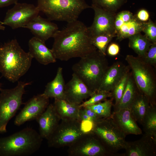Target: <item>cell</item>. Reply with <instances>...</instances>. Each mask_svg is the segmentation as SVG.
Returning a JSON list of instances; mask_svg holds the SVG:
<instances>
[{"label": "cell", "mask_w": 156, "mask_h": 156, "mask_svg": "<svg viewBox=\"0 0 156 156\" xmlns=\"http://www.w3.org/2000/svg\"><path fill=\"white\" fill-rule=\"evenodd\" d=\"M53 38L51 50L56 59L61 61L81 58L97 50L91 43L88 27L78 20L68 23Z\"/></svg>", "instance_id": "cell-1"}, {"label": "cell", "mask_w": 156, "mask_h": 156, "mask_svg": "<svg viewBox=\"0 0 156 156\" xmlns=\"http://www.w3.org/2000/svg\"><path fill=\"white\" fill-rule=\"evenodd\" d=\"M33 58L12 39L0 46V72L10 81L16 82L28 71Z\"/></svg>", "instance_id": "cell-2"}, {"label": "cell", "mask_w": 156, "mask_h": 156, "mask_svg": "<svg viewBox=\"0 0 156 156\" xmlns=\"http://www.w3.org/2000/svg\"><path fill=\"white\" fill-rule=\"evenodd\" d=\"M43 140L39 133L25 128L10 135L0 138V156H28L40 148Z\"/></svg>", "instance_id": "cell-3"}, {"label": "cell", "mask_w": 156, "mask_h": 156, "mask_svg": "<svg viewBox=\"0 0 156 156\" xmlns=\"http://www.w3.org/2000/svg\"><path fill=\"white\" fill-rule=\"evenodd\" d=\"M105 56L97 50L83 57L72 66L74 73L92 92H96L108 67Z\"/></svg>", "instance_id": "cell-4"}, {"label": "cell", "mask_w": 156, "mask_h": 156, "mask_svg": "<svg viewBox=\"0 0 156 156\" xmlns=\"http://www.w3.org/2000/svg\"><path fill=\"white\" fill-rule=\"evenodd\" d=\"M37 7L50 21L67 23L77 20L84 10L91 8L85 0H37Z\"/></svg>", "instance_id": "cell-5"}, {"label": "cell", "mask_w": 156, "mask_h": 156, "mask_svg": "<svg viewBox=\"0 0 156 156\" xmlns=\"http://www.w3.org/2000/svg\"><path fill=\"white\" fill-rule=\"evenodd\" d=\"M125 60L138 90L145 95L151 103L156 104V77L152 66L141 58L127 55Z\"/></svg>", "instance_id": "cell-6"}, {"label": "cell", "mask_w": 156, "mask_h": 156, "mask_svg": "<svg viewBox=\"0 0 156 156\" xmlns=\"http://www.w3.org/2000/svg\"><path fill=\"white\" fill-rule=\"evenodd\" d=\"M90 130L99 139L110 155L115 154L125 149L126 135L111 117L92 124Z\"/></svg>", "instance_id": "cell-7"}, {"label": "cell", "mask_w": 156, "mask_h": 156, "mask_svg": "<svg viewBox=\"0 0 156 156\" xmlns=\"http://www.w3.org/2000/svg\"><path fill=\"white\" fill-rule=\"evenodd\" d=\"M31 82L18 81L16 86L10 89H0V133H5L10 120L22 103V97L27 86Z\"/></svg>", "instance_id": "cell-8"}, {"label": "cell", "mask_w": 156, "mask_h": 156, "mask_svg": "<svg viewBox=\"0 0 156 156\" xmlns=\"http://www.w3.org/2000/svg\"><path fill=\"white\" fill-rule=\"evenodd\" d=\"M47 140L49 147L60 148L69 146L87 131L83 129L82 122L78 120L62 119Z\"/></svg>", "instance_id": "cell-9"}, {"label": "cell", "mask_w": 156, "mask_h": 156, "mask_svg": "<svg viewBox=\"0 0 156 156\" xmlns=\"http://www.w3.org/2000/svg\"><path fill=\"white\" fill-rule=\"evenodd\" d=\"M69 156H105L110 155L101 142L90 130L68 147Z\"/></svg>", "instance_id": "cell-10"}, {"label": "cell", "mask_w": 156, "mask_h": 156, "mask_svg": "<svg viewBox=\"0 0 156 156\" xmlns=\"http://www.w3.org/2000/svg\"><path fill=\"white\" fill-rule=\"evenodd\" d=\"M40 12L37 6L32 4L17 2L8 10L3 21L0 23L13 29L24 28L39 15Z\"/></svg>", "instance_id": "cell-11"}, {"label": "cell", "mask_w": 156, "mask_h": 156, "mask_svg": "<svg viewBox=\"0 0 156 156\" xmlns=\"http://www.w3.org/2000/svg\"><path fill=\"white\" fill-rule=\"evenodd\" d=\"M144 22L130 12L124 10L116 14L114 26L116 37L121 41L142 31Z\"/></svg>", "instance_id": "cell-12"}, {"label": "cell", "mask_w": 156, "mask_h": 156, "mask_svg": "<svg viewBox=\"0 0 156 156\" xmlns=\"http://www.w3.org/2000/svg\"><path fill=\"white\" fill-rule=\"evenodd\" d=\"M49 104V98L43 93L34 96L25 104L14 121L15 125L20 126L26 122L36 120Z\"/></svg>", "instance_id": "cell-13"}, {"label": "cell", "mask_w": 156, "mask_h": 156, "mask_svg": "<svg viewBox=\"0 0 156 156\" xmlns=\"http://www.w3.org/2000/svg\"><path fill=\"white\" fill-rule=\"evenodd\" d=\"M91 8L94 11L93 22L88 30L90 36L103 34H109L116 37L114 23L115 13L105 10L92 4Z\"/></svg>", "instance_id": "cell-14"}, {"label": "cell", "mask_w": 156, "mask_h": 156, "mask_svg": "<svg viewBox=\"0 0 156 156\" xmlns=\"http://www.w3.org/2000/svg\"><path fill=\"white\" fill-rule=\"evenodd\" d=\"M72 76L71 79L65 84L64 99L70 103L79 105L95 92L91 91L74 73Z\"/></svg>", "instance_id": "cell-15"}, {"label": "cell", "mask_w": 156, "mask_h": 156, "mask_svg": "<svg viewBox=\"0 0 156 156\" xmlns=\"http://www.w3.org/2000/svg\"><path fill=\"white\" fill-rule=\"evenodd\" d=\"M125 156H155L156 155V137L145 133L139 140L126 142Z\"/></svg>", "instance_id": "cell-16"}, {"label": "cell", "mask_w": 156, "mask_h": 156, "mask_svg": "<svg viewBox=\"0 0 156 156\" xmlns=\"http://www.w3.org/2000/svg\"><path fill=\"white\" fill-rule=\"evenodd\" d=\"M129 68L121 62L114 63L105 73L97 91L112 92Z\"/></svg>", "instance_id": "cell-17"}, {"label": "cell", "mask_w": 156, "mask_h": 156, "mask_svg": "<svg viewBox=\"0 0 156 156\" xmlns=\"http://www.w3.org/2000/svg\"><path fill=\"white\" fill-rule=\"evenodd\" d=\"M24 28L30 30L34 37L44 42L49 38H53L59 30L56 24L39 15Z\"/></svg>", "instance_id": "cell-18"}, {"label": "cell", "mask_w": 156, "mask_h": 156, "mask_svg": "<svg viewBox=\"0 0 156 156\" xmlns=\"http://www.w3.org/2000/svg\"><path fill=\"white\" fill-rule=\"evenodd\" d=\"M60 118L53 104H49L45 111L36 120L39 126V133L47 140L58 125Z\"/></svg>", "instance_id": "cell-19"}, {"label": "cell", "mask_w": 156, "mask_h": 156, "mask_svg": "<svg viewBox=\"0 0 156 156\" xmlns=\"http://www.w3.org/2000/svg\"><path fill=\"white\" fill-rule=\"evenodd\" d=\"M111 117L126 135L142 134V131L132 116L130 109L124 108L114 110Z\"/></svg>", "instance_id": "cell-20"}, {"label": "cell", "mask_w": 156, "mask_h": 156, "mask_svg": "<svg viewBox=\"0 0 156 156\" xmlns=\"http://www.w3.org/2000/svg\"><path fill=\"white\" fill-rule=\"evenodd\" d=\"M28 45L29 52L40 64L46 65L56 62L53 52L46 46L45 42L34 36L29 40Z\"/></svg>", "instance_id": "cell-21"}, {"label": "cell", "mask_w": 156, "mask_h": 156, "mask_svg": "<svg viewBox=\"0 0 156 156\" xmlns=\"http://www.w3.org/2000/svg\"><path fill=\"white\" fill-rule=\"evenodd\" d=\"M63 68L59 67L54 79L48 83L43 94L48 98L64 99L65 83L63 75Z\"/></svg>", "instance_id": "cell-22"}, {"label": "cell", "mask_w": 156, "mask_h": 156, "mask_svg": "<svg viewBox=\"0 0 156 156\" xmlns=\"http://www.w3.org/2000/svg\"><path fill=\"white\" fill-rule=\"evenodd\" d=\"M53 104L55 111L61 120H79V105L70 103L65 99H54Z\"/></svg>", "instance_id": "cell-23"}, {"label": "cell", "mask_w": 156, "mask_h": 156, "mask_svg": "<svg viewBox=\"0 0 156 156\" xmlns=\"http://www.w3.org/2000/svg\"><path fill=\"white\" fill-rule=\"evenodd\" d=\"M150 103V101L148 99L139 91L130 109L134 118L136 122L141 125Z\"/></svg>", "instance_id": "cell-24"}, {"label": "cell", "mask_w": 156, "mask_h": 156, "mask_svg": "<svg viewBox=\"0 0 156 156\" xmlns=\"http://www.w3.org/2000/svg\"><path fill=\"white\" fill-rule=\"evenodd\" d=\"M139 90L131 73H130L127 83L122 97L114 110L124 108L130 109Z\"/></svg>", "instance_id": "cell-25"}, {"label": "cell", "mask_w": 156, "mask_h": 156, "mask_svg": "<svg viewBox=\"0 0 156 156\" xmlns=\"http://www.w3.org/2000/svg\"><path fill=\"white\" fill-rule=\"evenodd\" d=\"M128 38L129 47L138 54V56L142 58L152 43L141 33L133 35Z\"/></svg>", "instance_id": "cell-26"}, {"label": "cell", "mask_w": 156, "mask_h": 156, "mask_svg": "<svg viewBox=\"0 0 156 156\" xmlns=\"http://www.w3.org/2000/svg\"><path fill=\"white\" fill-rule=\"evenodd\" d=\"M142 125L145 133L156 137V104L151 103Z\"/></svg>", "instance_id": "cell-27"}, {"label": "cell", "mask_w": 156, "mask_h": 156, "mask_svg": "<svg viewBox=\"0 0 156 156\" xmlns=\"http://www.w3.org/2000/svg\"><path fill=\"white\" fill-rule=\"evenodd\" d=\"M114 35L109 34H103L90 36V41L92 44L97 50L103 55L106 56V50L109 43Z\"/></svg>", "instance_id": "cell-28"}, {"label": "cell", "mask_w": 156, "mask_h": 156, "mask_svg": "<svg viewBox=\"0 0 156 156\" xmlns=\"http://www.w3.org/2000/svg\"><path fill=\"white\" fill-rule=\"evenodd\" d=\"M112 98L106 99L103 102L88 105L84 107L90 109L101 118H106L111 117L112 107L113 105Z\"/></svg>", "instance_id": "cell-29"}, {"label": "cell", "mask_w": 156, "mask_h": 156, "mask_svg": "<svg viewBox=\"0 0 156 156\" xmlns=\"http://www.w3.org/2000/svg\"><path fill=\"white\" fill-rule=\"evenodd\" d=\"M126 0H92V3L105 10L115 13Z\"/></svg>", "instance_id": "cell-30"}, {"label": "cell", "mask_w": 156, "mask_h": 156, "mask_svg": "<svg viewBox=\"0 0 156 156\" xmlns=\"http://www.w3.org/2000/svg\"><path fill=\"white\" fill-rule=\"evenodd\" d=\"M129 71L127 73L112 92V98L115 100L114 107H116L120 101L126 88Z\"/></svg>", "instance_id": "cell-31"}, {"label": "cell", "mask_w": 156, "mask_h": 156, "mask_svg": "<svg viewBox=\"0 0 156 156\" xmlns=\"http://www.w3.org/2000/svg\"><path fill=\"white\" fill-rule=\"evenodd\" d=\"M112 92L103 91H97L90 97L88 100L83 102L79 105L80 108L96 104L107 99L109 97H112Z\"/></svg>", "instance_id": "cell-32"}, {"label": "cell", "mask_w": 156, "mask_h": 156, "mask_svg": "<svg viewBox=\"0 0 156 156\" xmlns=\"http://www.w3.org/2000/svg\"><path fill=\"white\" fill-rule=\"evenodd\" d=\"M142 31L151 43H156V25L151 19L144 22Z\"/></svg>", "instance_id": "cell-33"}, {"label": "cell", "mask_w": 156, "mask_h": 156, "mask_svg": "<svg viewBox=\"0 0 156 156\" xmlns=\"http://www.w3.org/2000/svg\"><path fill=\"white\" fill-rule=\"evenodd\" d=\"M142 59L145 62L151 66H155L156 43H152L144 57Z\"/></svg>", "instance_id": "cell-34"}, {"label": "cell", "mask_w": 156, "mask_h": 156, "mask_svg": "<svg viewBox=\"0 0 156 156\" xmlns=\"http://www.w3.org/2000/svg\"><path fill=\"white\" fill-rule=\"evenodd\" d=\"M82 108L86 114L91 119L92 121V124L97 123L104 118L100 117L90 109L86 107H83Z\"/></svg>", "instance_id": "cell-35"}, {"label": "cell", "mask_w": 156, "mask_h": 156, "mask_svg": "<svg viewBox=\"0 0 156 156\" xmlns=\"http://www.w3.org/2000/svg\"><path fill=\"white\" fill-rule=\"evenodd\" d=\"M120 51L119 45L115 43H112L108 45L106 50V53L109 55L115 56L119 53Z\"/></svg>", "instance_id": "cell-36"}, {"label": "cell", "mask_w": 156, "mask_h": 156, "mask_svg": "<svg viewBox=\"0 0 156 156\" xmlns=\"http://www.w3.org/2000/svg\"><path fill=\"white\" fill-rule=\"evenodd\" d=\"M135 16L138 19L142 22H146L149 19L148 12L146 10L144 9L139 10Z\"/></svg>", "instance_id": "cell-37"}, {"label": "cell", "mask_w": 156, "mask_h": 156, "mask_svg": "<svg viewBox=\"0 0 156 156\" xmlns=\"http://www.w3.org/2000/svg\"><path fill=\"white\" fill-rule=\"evenodd\" d=\"M79 120L83 122H89L92 124L91 119L88 117L84 111L82 107L80 108L79 112Z\"/></svg>", "instance_id": "cell-38"}, {"label": "cell", "mask_w": 156, "mask_h": 156, "mask_svg": "<svg viewBox=\"0 0 156 156\" xmlns=\"http://www.w3.org/2000/svg\"><path fill=\"white\" fill-rule=\"evenodd\" d=\"M18 0H0V8L17 3Z\"/></svg>", "instance_id": "cell-39"}, {"label": "cell", "mask_w": 156, "mask_h": 156, "mask_svg": "<svg viewBox=\"0 0 156 156\" xmlns=\"http://www.w3.org/2000/svg\"><path fill=\"white\" fill-rule=\"evenodd\" d=\"M5 27L2 25L0 24V30H5Z\"/></svg>", "instance_id": "cell-40"}, {"label": "cell", "mask_w": 156, "mask_h": 156, "mask_svg": "<svg viewBox=\"0 0 156 156\" xmlns=\"http://www.w3.org/2000/svg\"><path fill=\"white\" fill-rule=\"evenodd\" d=\"M2 86V83L0 82V89L1 88Z\"/></svg>", "instance_id": "cell-41"}]
</instances>
